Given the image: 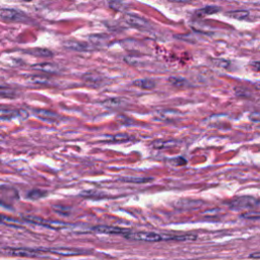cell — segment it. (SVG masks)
Masks as SVG:
<instances>
[{
    "instance_id": "6da1fadb",
    "label": "cell",
    "mask_w": 260,
    "mask_h": 260,
    "mask_svg": "<svg viewBox=\"0 0 260 260\" xmlns=\"http://www.w3.org/2000/svg\"><path fill=\"white\" fill-rule=\"evenodd\" d=\"M127 239L135 240V241H143V242H160V241H167V240H192V236H177V237H172V236H164L154 232H130L125 235Z\"/></svg>"
},
{
    "instance_id": "7a4b0ae2",
    "label": "cell",
    "mask_w": 260,
    "mask_h": 260,
    "mask_svg": "<svg viewBox=\"0 0 260 260\" xmlns=\"http://www.w3.org/2000/svg\"><path fill=\"white\" fill-rule=\"evenodd\" d=\"M259 205V200L252 196H239L232 199L229 202V206L237 210H250Z\"/></svg>"
},
{
    "instance_id": "3957f363",
    "label": "cell",
    "mask_w": 260,
    "mask_h": 260,
    "mask_svg": "<svg viewBox=\"0 0 260 260\" xmlns=\"http://www.w3.org/2000/svg\"><path fill=\"white\" fill-rule=\"evenodd\" d=\"M124 19L129 26L136 28L138 30H149L151 28V25L145 18L137 16L135 14L126 13L124 15Z\"/></svg>"
},
{
    "instance_id": "277c9868",
    "label": "cell",
    "mask_w": 260,
    "mask_h": 260,
    "mask_svg": "<svg viewBox=\"0 0 260 260\" xmlns=\"http://www.w3.org/2000/svg\"><path fill=\"white\" fill-rule=\"evenodd\" d=\"M3 253L14 255V256H21V257H36L40 255L41 250L36 249H29V248H4Z\"/></svg>"
},
{
    "instance_id": "5b68a950",
    "label": "cell",
    "mask_w": 260,
    "mask_h": 260,
    "mask_svg": "<svg viewBox=\"0 0 260 260\" xmlns=\"http://www.w3.org/2000/svg\"><path fill=\"white\" fill-rule=\"evenodd\" d=\"M92 231L107 235H127L128 233H130V231L127 229L112 226H97L92 228Z\"/></svg>"
},
{
    "instance_id": "8992f818",
    "label": "cell",
    "mask_w": 260,
    "mask_h": 260,
    "mask_svg": "<svg viewBox=\"0 0 260 260\" xmlns=\"http://www.w3.org/2000/svg\"><path fill=\"white\" fill-rule=\"evenodd\" d=\"M0 17L6 21H22L23 19H26V16L22 13L11 8L0 9Z\"/></svg>"
},
{
    "instance_id": "52a82bcc",
    "label": "cell",
    "mask_w": 260,
    "mask_h": 260,
    "mask_svg": "<svg viewBox=\"0 0 260 260\" xmlns=\"http://www.w3.org/2000/svg\"><path fill=\"white\" fill-rule=\"evenodd\" d=\"M32 67L34 69L39 70V72H43L45 74L57 75L60 73V68L54 63H38V64H34Z\"/></svg>"
},
{
    "instance_id": "ba28073f",
    "label": "cell",
    "mask_w": 260,
    "mask_h": 260,
    "mask_svg": "<svg viewBox=\"0 0 260 260\" xmlns=\"http://www.w3.org/2000/svg\"><path fill=\"white\" fill-rule=\"evenodd\" d=\"M34 114L47 122H56L60 118L56 113L49 110H35Z\"/></svg>"
},
{
    "instance_id": "9c48e42d",
    "label": "cell",
    "mask_w": 260,
    "mask_h": 260,
    "mask_svg": "<svg viewBox=\"0 0 260 260\" xmlns=\"http://www.w3.org/2000/svg\"><path fill=\"white\" fill-rule=\"evenodd\" d=\"M23 113L25 112L19 111L17 109L8 108V107H0V118H3V119H11V118L21 117Z\"/></svg>"
},
{
    "instance_id": "30bf717a",
    "label": "cell",
    "mask_w": 260,
    "mask_h": 260,
    "mask_svg": "<svg viewBox=\"0 0 260 260\" xmlns=\"http://www.w3.org/2000/svg\"><path fill=\"white\" fill-rule=\"evenodd\" d=\"M64 46L68 49H72V50L79 51V52L88 51L90 49L87 44L82 43V42H77V41H67L64 43Z\"/></svg>"
},
{
    "instance_id": "8fae6325",
    "label": "cell",
    "mask_w": 260,
    "mask_h": 260,
    "mask_svg": "<svg viewBox=\"0 0 260 260\" xmlns=\"http://www.w3.org/2000/svg\"><path fill=\"white\" fill-rule=\"evenodd\" d=\"M89 41L91 42L92 46L102 48V47L108 44V37L106 35H93L89 37Z\"/></svg>"
},
{
    "instance_id": "7c38bea8",
    "label": "cell",
    "mask_w": 260,
    "mask_h": 260,
    "mask_svg": "<svg viewBox=\"0 0 260 260\" xmlns=\"http://www.w3.org/2000/svg\"><path fill=\"white\" fill-rule=\"evenodd\" d=\"M133 86L143 89H153L156 87V83L150 79H143V80L134 81Z\"/></svg>"
},
{
    "instance_id": "4fadbf2b",
    "label": "cell",
    "mask_w": 260,
    "mask_h": 260,
    "mask_svg": "<svg viewBox=\"0 0 260 260\" xmlns=\"http://www.w3.org/2000/svg\"><path fill=\"white\" fill-rule=\"evenodd\" d=\"M30 83L35 84V85H42V86H49L52 85L51 80L48 77L45 76H32L29 79Z\"/></svg>"
},
{
    "instance_id": "5bb4252c",
    "label": "cell",
    "mask_w": 260,
    "mask_h": 260,
    "mask_svg": "<svg viewBox=\"0 0 260 260\" xmlns=\"http://www.w3.org/2000/svg\"><path fill=\"white\" fill-rule=\"evenodd\" d=\"M29 54L37 56V57H41V58H51L53 56V53L49 50L47 49H43V48H36V49H32L28 51Z\"/></svg>"
},
{
    "instance_id": "9a60e30c",
    "label": "cell",
    "mask_w": 260,
    "mask_h": 260,
    "mask_svg": "<svg viewBox=\"0 0 260 260\" xmlns=\"http://www.w3.org/2000/svg\"><path fill=\"white\" fill-rule=\"evenodd\" d=\"M125 101L124 100H121V99H110V100H107L104 102V105L107 106L108 108H113V109H117V108H121L125 105Z\"/></svg>"
},
{
    "instance_id": "2e32d148",
    "label": "cell",
    "mask_w": 260,
    "mask_h": 260,
    "mask_svg": "<svg viewBox=\"0 0 260 260\" xmlns=\"http://www.w3.org/2000/svg\"><path fill=\"white\" fill-rule=\"evenodd\" d=\"M221 10L220 7H216V6H209V7H205L202 9H199L196 11V15L197 16H204V15H209V14H214L217 13Z\"/></svg>"
},
{
    "instance_id": "e0dca14e",
    "label": "cell",
    "mask_w": 260,
    "mask_h": 260,
    "mask_svg": "<svg viewBox=\"0 0 260 260\" xmlns=\"http://www.w3.org/2000/svg\"><path fill=\"white\" fill-rule=\"evenodd\" d=\"M49 251H51L52 253H57V254H61V255H77V254H82L84 252H81L80 250H76V249H50Z\"/></svg>"
},
{
    "instance_id": "ac0fdd59",
    "label": "cell",
    "mask_w": 260,
    "mask_h": 260,
    "mask_svg": "<svg viewBox=\"0 0 260 260\" xmlns=\"http://www.w3.org/2000/svg\"><path fill=\"white\" fill-rule=\"evenodd\" d=\"M16 97V92L8 87H0V98H15Z\"/></svg>"
},
{
    "instance_id": "d6986e66",
    "label": "cell",
    "mask_w": 260,
    "mask_h": 260,
    "mask_svg": "<svg viewBox=\"0 0 260 260\" xmlns=\"http://www.w3.org/2000/svg\"><path fill=\"white\" fill-rule=\"evenodd\" d=\"M248 15H249V12L246 10H236V11L229 12V16L237 18V19H244V18L248 17Z\"/></svg>"
},
{
    "instance_id": "ffe728a7",
    "label": "cell",
    "mask_w": 260,
    "mask_h": 260,
    "mask_svg": "<svg viewBox=\"0 0 260 260\" xmlns=\"http://www.w3.org/2000/svg\"><path fill=\"white\" fill-rule=\"evenodd\" d=\"M18 223L17 220L15 219H12V218H9V217H6V216H2L0 215V224H5V225H14Z\"/></svg>"
},
{
    "instance_id": "44dd1931",
    "label": "cell",
    "mask_w": 260,
    "mask_h": 260,
    "mask_svg": "<svg viewBox=\"0 0 260 260\" xmlns=\"http://www.w3.org/2000/svg\"><path fill=\"white\" fill-rule=\"evenodd\" d=\"M169 82H170L172 85L176 86V87H182V84L185 83V81H184L183 79H178V78H170Z\"/></svg>"
},
{
    "instance_id": "7402d4cb",
    "label": "cell",
    "mask_w": 260,
    "mask_h": 260,
    "mask_svg": "<svg viewBox=\"0 0 260 260\" xmlns=\"http://www.w3.org/2000/svg\"><path fill=\"white\" fill-rule=\"evenodd\" d=\"M242 217L250 220H255V218H260V214H254L252 211H248L247 214H244Z\"/></svg>"
},
{
    "instance_id": "603a6c76",
    "label": "cell",
    "mask_w": 260,
    "mask_h": 260,
    "mask_svg": "<svg viewBox=\"0 0 260 260\" xmlns=\"http://www.w3.org/2000/svg\"><path fill=\"white\" fill-rule=\"evenodd\" d=\"M251 258H254V259H260V252H256V253H253L250 255Z\"/></svg>"
},
{
    "instance_id": "cb8c5ba5",
    "label": "cell",
    "mask_w": 260,
    "mask_h": 260,
    "mask_svg": "<svg viewBox=\"0 0 260 260\" xmlns=\"http://www.w3.org/2000/svg\"><path fill=\"white\" fill-rule=\"evenodd\" d=\"M3 87V85H2L1 82H0V87Z\"/></svg>"
}]
</instances>
